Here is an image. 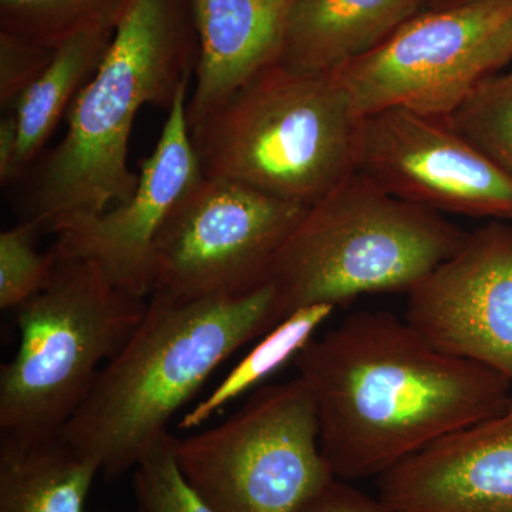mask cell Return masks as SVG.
<instances>
[{"label": "cell", "instance_id": "obj_6", "mask_svg": "<svg viewBox=\"0 0 512 512\" xmlns=\"http://www.w3.org/2000/svg\"><path fill=\"white\" fill-rule=\"evenodd\" d=\"M53 251L52 276L19 306V348L0 367V436H60L101 365L124 348L147 311L143 298L117 288L99 265Z\"/></svg>", "mask_w": 512, "mask_h": 512}, {"label": "cell", "instance_id": "obj_12", "mask_svg": "<svg viewBox=\"0 0 512 512\" xmlns=\"http://www.w3.org/2000/svg\"><path fill=\"white\" fill-rule=\"evenodd\" d=\"M190 82L181 86L168 109L157 146L141 164L134 194L103 214L67 222L55 232V247L62 254L94 262L117 288L138 298L153 292V251L160 228L204 177L188 128Z\"/></svg>", "mask_w": 512, "mask_h": 512}, {"label": "cell", "instance_id": "obj_2", "mask_svg": "<svg viewBox=\"0 0 512 512\" xmlns=\"http://www.w3.org/2000/svg\"><path fill=\"white\" fill-rule=\"evenodd\" d=\"M197 60L188 0H130L103 62L67 113L66 136L39 165L23 221L55 234L127 201L138 185L128 167L138 110L168 111Z\"/></svg>", "mask_w": 512, "mask_h": 512}, {"label": "cell", "instance_id": "obj_1", "mask_svg": "<svg viewBox=\"0 0 512 512\" xmlns=\"http://www.w3.org/2000/svg\"><path fill=\"white\" fill-rule=\"evenodd\" d=\"M293 363L315 402L323 457L343 481L379 478L512 397L507 377L434 349L389 312L349 316Z\"/></svg>", "mask_w": 512, "mask_h": 512}, {"label": "cell", "instance_id": "obj_7", "mask_svg": "<svg viewBox=\"0 0 512 512\" xmlns=\"http://www.w3.org/2000/svg\"><path fill=\"white\" fill-rule=\"evenodd\" d=\"M301 377L256 390L218 426L178 439L184 477L214 512H301L335 480Z\"/></svg>", "mask_w": 512, "mask_h": 512}, {"label": "cell", "instance_id": "obj_5", "mask_svg": "<svg viewBox=\"0 0 512 512\" xmlns=\"http://www.w3.org/2000/svg\"><path fill=\"white\" fill-rule=\"evenodd\" d=\"M467 237L440 212L393 197L355 171L308 208L279 252L269 278L279 318L366 293H409Z\"/></svg>", "mask_w": 512, "mask_h": 512}, {"label": "cell", "instance_id": "obj_8", "mask_svg": "<svg viewBox=\"0 0 512 512\" xmlns=\"http://www.w3.org/2000/svg\"><path fill=\"white\" fill-rule=\"evenodd\" d=\"M512 62V0L424 9L333 74L357 117L403 109L446 120Z\"/></svg>", "mask_w": 512, "mask_h": 512}, {"label": "cell", "instance_id": "obj_17", "mask_svg": "<svg viewBox=\"0 0 512 512\" xmlns=\"http://www.w3.org/2000/svg\"><path fill=\"white\" fill-rule=\"evenodd\" d=\"M114 32L116 28L87 30L57 47L45 72L10 107L19 127V177L45 148L77 94L99 69Z\"/></svg>", "mask_w": 512, "mask_h": 512}, {"label": "cell", "instance_id": "obj_16", "mask_svg": "<svg viewBox=\"0 0 512 512\" xmlns=\"http://www.w3.org/2000/svg\"><path fill=\"white\" fill-rule=\"evenodd\" d=\"M99 473L96 458L60 436H0V512H87V497Z\"/></svg>", "mask_w": 512, "mask_h": 512}, {"label": "cell", "instance_id": "obj_14", "mask_svg": "<svg viewBox=\"0 0 512 512\" xmlns=\"http://www.w3.org/2000/svg\"><path fill=\"white\" fill-rule=\"evenodd\" d=\"M198 37L188 128L278 63L295 0H188Z\"/></svg>", "mask_w": 512, "mask_h": 512}, {"label": "cell", "instance_id": "obj_19", "mask_svg": "<svg viewBox=\"0 0 512 512\" xmlns=\"http://www.w3.org/2000/svg\"><path fill=\"white\" fill-rule=\"evenodd\" d=\"M130 0H0V32L57 49L97 28H117Z\"/></svg>", "mask_w": 512, "mask_h": 512}, {"label": "cell", "instance_id": "obj_25", "mask_svg": "<svg viewBox=\"0 0 512 512\" xmlns=\"http://www.w3.org/2000/svg\"><path fill=\"white\" fill-rule=\"evenodd\" d=\"M19 127L15 114L6 111L0 121V183L8 184L19 178Z\"/></svg>", "mask_w": 512, "mask_h": 512}, {"label": "cell", "instance_id": "obj_9", "mask_svg": "<svg viewBox=\"0 0 512 512\" xmlns=\"http://www.w3.org/2000/svg\"><path fill=\"white\" fill-rule=\"evenodd\" d=\"M306 211L204 175L158 232L151 295L195 301L247 295L269 284L279 252Z\"/></svg>", "mask_w": 512, "mask_h": 512}, {"label": "cell", "instance_id": "obj_20", "mask_svg": "<svg viewBox=\"0 0 512 512\" xmlns=\"http://www.w3.org/2000/svg\"><path fill=\"white\" fill-rule=\"evenodd\" d=\"M446 121L512 174V70L487 77Z\"/></svg>", "mask_w": 512, "mask_h": 512}, {"label": "cell", "instance_id": "obj_13", "mask_svg": "<svg viewBox=\"0 0 512 512\" xmlns=\"http://www.w3.org/2000/svg\"><path fill=\"white\" fill-rule=\"evenodd\" d=\"M377 488L393 512H512V397L384 473Z\"/></svg>", "mask_w": 512, "mask_h": 512}, {"label": "cell", "instance_id": "obj_21", "mask_svg": "<svg viewBox=\"0 0 512 512\" xmlns=\"http://www.w3.org/2000/svg\"><path fill=\"white\" fill-rule=\"evenodd\" d=\"M177 443L167 431L133 468L134 512H214L178 466Z\"/></svg>", "mask_w": 512, "mask_h": 512}, {"label": "cell", "instance_id": "obj_4", "mask_svg": "<svg viewBox=\"0 0 512 512\" xmlns=\"http://www.w3.org/2000/svg\"><path fill=\"white\" fill-rule=\"evenodd\" d=\"M360 120L333 74L275 63L190 133L207 177L311 208L355 173Z\"/></svg>", "mask_w": 512, "mask_h": 512}, {"label": "cell", "instance_id": "obj_10", "mask_svg": "<svg viewBox=\"0 0 512 512\" xmlns=\"http://www.w3.org/2000/svg\"><path fill=\"white\" fill-rule=\"evenodd\" d=\"M356 171L429 210L512 221V174L446 120L403 109L362 117Z\"/></svg>", "mask_w": 512, "mask_h": 512}, {"label": "cell", "instance_id": "obj_24", "mask_svg": "<svg viewBox=\"0 0 512 512\" xmlns=\"http://www.w3.org/2000/svg\"><path fill=\"white\" fill-rule=\"evenodd\" d=\"M301 512H393L379 500L372 498L348 481H330L316 497H313Z\"/></svg>", "mask_w": 512, "mask_h": 512}, {"label": "cell", "instance_id": "obj_3", "mask_svg": "<svg viewBox=\"0 0 512 512\" xmlns=\"http://www.w3.org/2000/svg\"><path fill=\"white\" fill-rule=\"evenodd\" d=\"M281 323L274 286L242 296L177 301L150 296L140 325L100 370L60 433L96 458L104 480L137 466L212 373Z\"/></svg>", "mask_w": 512, "mask_h": 512}, {"label": "cell", "instance_id": "obj_18", "mask_svg": "<svg viewBox=\"0 0 512 512\" xmlns=\"http://www.w3.org/2000/svg\"><path fill=\"white\" fill-rule=\"evenodd\" d=\"M335 309V306L330 305L308 306L282 320L262 336L254 349L225 376L210 396L185 414L178 427L181 430L197 429L232 400L255 389L291 360H295Z\"/></svg>", "mask_w": 512, "mask_h": 512}, {"label": "cell", "instance_id": "obj_22", "mask_svg": "<svg viewBox=\"0 0 512 512\" xmlns=\"http://www.w3.org/2000/svg\"><path fill=\"white\" fill-rule=\"evenodd\" d=\"M35 225L22 221L0 234V308L18 309L49 282L55 251L39 254Z\"/></svg>", "mask_w": 512, "mask_h": 512}, {"label": "cell", "instance_id": "obj_26", "mask_svg": "<svg viewBox=\"0 0 512 512\" xmlns=\"http://www.w3.org/2000/svg\"><path fill=\"white\" fill-rule=\"evenodd\" d=\"M467 2H474V0H429L426 9L450 8V6L463 5Z\"/></svg>", "mask_w": 512, "mask_h": 512}, {"label": "cell", "instance_id": "obj_15", "mask_svg": "<svg viewBox=\"0 0 512 512\" xmlns=\"http://www.w3.org/2000/svg\"><path fill=\"white\" fill-rule=\"evenodd\" d=\"M429 0H295L278 64L330 74L372 52Z\"/></svg>", "mask_w": 512, "mask_h": 512}, {"label": "cell", "instance_id": "obj_23", "mask_svg": "<svg viewBox=\"0 0 512 512\" xmlns=\"http://www.w3.org/2000/svg\"><path fill=\"white\" fill-rule=\"evenodd\" d=\"M55 50L0 32V104L9 110L45 72Z\"/></svg>", "mask_w": 512, "mask_h": 512}, {"label": "cell", "instance_id": "obj_11", "mask_svg": "<svg viewBox=\"0 0 512 512\" xmlns=\"http://www.w3.org/2000/svg\"><path fill=\"white\" fill-rule=\"evenodd\" d=\"M406 322L434 349L512 382V224L468 234L409 292Z\"/></svg>", "mask_w": 512, "mask_h": 512}]
</instances>
